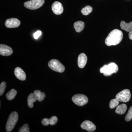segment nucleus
Listing matches in <instances>:
<instances>
[{"label":"nucleus","instance_id":"nucleus-9","mask_svg":"<svg viewBox=\"0 0 132 132\" xmlns=\"http://www.w3.org/2000/svg\"><path fill=\"white\" fill-rule=\"evenodd\" d=\"M52 10L55 14H61L64 11V8L62 4L59 2H55L52 5Z\"/></svg>","mask_w":132,"mask_h":132},{"label":"nucleus","instance_id":"nucleus-27","mask_svg":"<svg viewBox=\"0 0 132 132\" xmlns=\"http://www.w3.org/2000/svg\"><path fill=\"white\" fill-rule=\"evenodd\" d=\"M42 123L43 126H47L50 125L49 119L45 118L42 120Z\"/></svg>","mask_w":132,"mask_h":132},{"label":"nucleus","instance_id":"nucleus-11","mask_svg":"<svg viewBox=\"0 0 132 132\" xmlns=\"http://www.w3.org/2000/svg\"><path fill=\"white\" fill-rule=\"evenodd\" d=\"M87 61V58L85 54H80L78 57V66L80 68L85 67Z\"/></svg>","mask_w":132,"mask_h":132},{"label":"nucleus","instance_id":"nucleus-25","mask_svg":"<svg viewBox=\"0 0 132 132\" xmlns=\"http://www.w3.org/2000/svg\"><path fill=\"white\" fill-rule=\"evenodd\" d=\"M19 132H29V127L28 125L26 124L23 125L19 130Z\"/></svg>","mask_w":132,"mask_h":132},{"label":"nucleus","instance_id":"nucleus-6","mask_svg":"<svg viewBox=\"0 0 132 132\" xmlns=\"http://www.w3.org/2000/svg\"><path fill=\"white\" fill-rule=\"evenodd\" d=\"M73 102L79 106H83L88 102V98L85 95L78 94L74 95L72 98Z\"/></svg>","mask_w":132,"mask_h":132},{"label":"nucleus","instance_id":"nucleus-26","mask_svg":"<svg viewBox=\"0 0 132 132\" xmlns=\"http://www.w3.org/2000/svg\"><path fill=\"white\" fill-rule=\"evenodd\" d=\"M50 125L53 126L55 125L58 121V118L56 116H52V118L49 119Z\"/></svg>","mask_w":132,"mask_h":132},{"label":"nucleus","instance_id":"nucleus-16","mask_svg":"<svg viewBox=\"0 0 132 132\" xmlns=\"http://www.w3.org/2000/svg\"><path fill=\"white\" fill-rule=\"evenodd\" d=\"M127 109V106L125 104H121L119 105L117 107L115 112L118 114H123L126 112Z\"/></svg>","mask_w":132,"mask_h":132},{"label":"nucleus","instance_id":"nucleus-4","mask_svg":"<svg viewBox=\"0 0 132 132\" xmlns=\"http://www.w3.org/2000/svg\"><path fill=\"white\" fill-rule=\"evenodd\" d=\"M45 3V0H31L26 2L24 5L27 8L31 10H36L42 6Z\"/></svg>","mask_w":132,"mask_h":132},{"label":"nucleus","instance_id":"nucleus-1","mask_svg":"<svg viewBox=\"0 0 132 132\" xmlns=\"http://www.w3.org/2000/svg\"><path fill=\"white\" fill-rule=\"evenodd\" d=\"M123 38L122 31L118 29H114L109 34L105 40L108 46H115L120 43Z\"/></svg>","mask_w":132,"mask_h":132},{"label":"nucleus","instance_id":"nucleus-15","mask_svg":"<svg viewBox=\"0 0 132 132\" xmlns=\"http://www.w3.org/2000/svg\"><path fill=\"white\" fill-rule=\"evenodd\" d=\"M85 23L82 21L76 22L74 24V27L76 31L78 32H80L85 28Z\"/></svg>","mask_w":132,"mask_h":132},{"label":"nucleus","instance_id":"nucleus-3","mask_svg":"<svg viewBox=\"0 0 132 132\" xmlns=\"http://www.w3.org/2000/svg\"><path fill=\"white\" fill-rule=\"evenodd\" d=\"M48 65L50 68L52 70L58 72H63L65 70L64 65L56 59L51 60L48 62Z\"/></svg>","mask_w":132,"mask_h":132},{"label":"nucleus","instance_id":"nucleus-21","mask_svg":"<svg viewBox=\"0 0 132 132\" xmlns=\"http://www.w3.org/2000/svg\"><path fill=\"white\" fill-rule=\"evenodd\" d=\"M119 101L117 99H113L111 100L109 103V107L111 109L115 108L119 105Z\"/></svg>","mask_w":132,"mask_h":132},{"label":"nucleus","instance_id":"nucleus-13","mask_svg":"<svg viewBox=\"0 0 132 132\" xmlns=\"http://www.w3.org/2000/svg\"><path fill=\"white\" fill-rule=\"evenodd\" d=\"M100 72L105 76H109L113 73L108 65H105L100 69Z\"/></svg>","mask_w":132,"mask_h":132},{"label":"nucleus","instance_id":"nucleus-7","mask_svg":"<svg viewBox=\"0 0 132 132\" xmlns=\"http://www.w3.org/2000/svg\"><path fill=\"white\" fill-rule=\"evenodd\" d=\"M20 21L16 18H11L7 19L5 22V25L8 28H15L20 25Z\"/></svg>","mask_w":132,"mask_h":132},{"label":"nucleus","instance_id":"nucleus-28","mask_svg":"<svg viewBox=\"0 0 132 132\" xmlns=\"http://www.w3.org/2000/svg\"><path fill=\"white\" fill-rule=\"evenodd\" d=\"M42 32L40 31H38L34 33V37L35 39H37L41 35Z\"/></svg>","mask_w":132,"mask_h":132},{"label":"nucleus","instance_id":"nucleus-17","mask_svg":"<svg viewBox=\"0 0 132 132\" xmlns=\"http://www.w3.org/2000/svg\"><path fill=\"white\" fill-rule=\"evenodd\" d=\"M38 100L34 93H31L29 95L28 98V104L30 108H32L34 107V103Z\"/></svg>","mask_w":132,"mask_h":132},{"label":"nucleus","instance_id":"nucleus-2","mask_svg":"<svg viewBox=\"0 0 132 132\" xmlns=\"http://www.w3.org/2000/svg\"><path fill=\"white\" fill-rule=\"evenodd\" d=\"M18 119L19 116L16 112H13L10 114L6 125V130L7 132H11L13 129L18 121Z\"/></svg>","mask_w":132,"mask_h":132},{"label":"nucleus","instance_id":"nucleus-20","mask_svg":"<svg viewBox=\"0 0 132 132\" xmlns=\"http://www.w3.org/2000/svg\"><path fill=\"white\" fill-rule=\"evenodd\" d=\"M93 10V8L90 6H87L83 8L81 10L82 14L85 15H88L90 14Z\"/></svg>","mask_w":132,"mask_h":132},{"label":"nucleus","instance_id":"nucleus-18","mask_svg":"<svg viewBox=\"0 0 132 132\" xmlns=\"http://www.w3.org/2000/svg\"><path fill=\"white\" fill-rule=\"evenodd\" d=\"M36 98L38 101H42L46 97V94L43 92H42L39 90H36L35 91L34 93Z\"/></svg>","mask_w":132,"mask_h":132},{"label":"nucleus","instance_id":"nucleus-8","mask_svg":"<svg viewBox=\"0 0 132 132\" xmlns=\"http://www.w3.org/2000/svg\"><path fill=\"white\" fill-rule=\"evenodd\" d=\"M81 127L82 129L86 130L88 132L94 131L96 128L95 125L88 120H85L83 121L81 125Z\"/></svg>","mask_w":132,"mask_h":132},{"label":"nucleus","instance_id":"nucleus-12","mask_svg":"<svg viewBox=\"0 0 132 132\" xmlns=\"http://www.w3.org/2000/svg\"><path fill=\"white\" fill-rule=\"evenodd\" d=\"M14 74L16 78L20 80L24 81L26 79V74L20 68L18 67L15 68L14 70Z\"/></svg>","mask_w":132,"mask_h":132},{"label":"nucleus","instance_id":"nucleus-19","mask_svg":"<svg viewBox=\"0 0 132 132\" xmlns=\"http://www.w3.org/2000/svg\"><path fill=\"white\" fill-rule=\"evenodd\" d=\"M17 94V92L14 89H12L6 95L7 99L9 100H13Z\"/></svg>","mask_w":132,"mask_h":132},{"label":"nucleus","instance_id":"nucleus-24","mask_svg":"<svg viewBox=\"0 0 132 132\" xmlns=\"http://www.w3.org/2000/svg\"><path fill=\"white\" fill-rule=\"evenodd\" d=\"M6 87V82L3 81L0 85V95L1 96L4 93L5 88Z\"/></svg>","mask_w":132,"mask_h":132},{"label":"nucleus","instance_id":"nucleus-23","mask_svg":"<svg viewBox=\"0 0 132 132\" xmlns=\"http://www.w3.org/2000/svg\"><path fill=\"white\" fill-rule=\"evenodd\" d=\"M125 120L127 121H129L132 119V106L130 107L127 114L125 117Z\"/></svg>","mask_w":132,"mask_h":132},{"label":"nucleus","instance_id":"nucleus-5","mask_svg":"<svg viewBox=\"0 0 132 132\" xmlns=\"http://www.w3.org/2000/svg\"><path fill=\"white\" fill-rule=\"evenodd\" d=\"M131 97V92L128 89L122 90L116 96V98L120 102H127L130 101Z\"/></svg>","mask_w":132,"mask_h":132},{"label":"nucleus","instance_id":"nucleus-29","mask_svg":"<svg viewBox=\"0 0 132 132\" xmlns=\"http://www.w3.org/2000/svg\"><path fill=\"white\" fill-rule=\"evenodd\" d=\"M128 36H129V39L132 40V30L129 32Z\"/></svg>","mask_w":132,"mask_h":132},{"label":"nucleus","instance_id":"nucleus-10","mask_svg":"<svg viewBox=\"0 0 132 132\" xmlns=\"http://www.w3.org/2000/svg\"><path fill=\"white\" fill-rule=\"evenodd\" d=\"M13 50L11 47L5 45H0V54L3 56H7L13 54Z\"/></svg>","mask_w":132,"mask_h":132},{"label":"nucleus","instance_id":"nucleus-22","mask_svg":"<svg viewBox=\"0 0 132 132\" xmlns=\"http://www.w3.org/2000/svg\"><path fill=\"white\" fill-rule=\"evenodd\" d=\"M111 69L113 73H116L118 72L119 68L117 64L114 62H111L108 64Z\"/></svg>","mask_w":132,"mask_h":132},{"label":"nucleus","instance_id":"nucleus-14","mask_svg":"<svg viewBox=\"0 0 132 132\" xmlns=\"http://www.w3.org/2000/svg\"><path fill=\"white\" fill-rule=\"evenodd\" d=\"M120 26L121 29L127 32H129L132 30V21L129 23H126L122 21L121 22Z\"/></svg>","mask_w":132,"mask_h":132}]
</instances>
